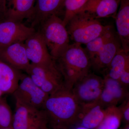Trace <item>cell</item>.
Wrapping results in <instances>:
<instances>
[{"label": "cell", "instance_id": "25", "mask_svg": "<svg viewBox=\"0 0 129 129\" xmlns=\"http://www.w3.org/2000/svg\"><path fill=\"white\" fill-rule=\"evenodd\" d=\"M118 107L122 115V120L125 124H129V98L121 103Z\"/></svg>", "mask_w": 129, "mask_h": 129}, {"label": "cell", "instance_id": "1", "mask_svg": "<svg viewBox=\"0 0 129 129\" xmlns=\"http://www.w3.org/2000/svg\"><path fill=\"white\" fill-rule=\"evenodd\" d=\"M52 129H69L79 122L82 107L65 86L49 95L44 108Z\"/></svg>", "mask_w": 129, "mask_h": 129}, {"label": "cell", "instance_id": "3", "mask_svg": "<svg viewBox=\"0 0 129 129\" xmlns=\"http://www.w3.org/2000/svg\"><path fill=\"white\" fill-rule=\"evenodd\" d=\"M41 25L39 32L45 42L49 53L56 61L62 55L70 45L67 28L62 19L57 15L49 17Z\"/></svg>", "mask_w": 129, "mask_h": 129}, {"label": "cell", "instance_id": "19", "mask_svg": "<svg viewBox=\"0 0 129 129\" xmlns=\"http://www.w3.org/2000/svg\"><path fill=\"white\" fill-rule=\"evenodd\" d=\"M128 66H129V53L125 52L122 48L114 56L103 75L118 80L122 73Z\"/></svg>", "mask_w": 129, "mask_h": 129}, {"label": "cell", "instance_id": "27", "mask_svg": "<svg viewBox=\"0 0 129 129\" xmlns=\"http://www.w3.org/2000/svg\"><path fill=\"white\" fill-rule=\"evenodd\" d=\"M7 0H0V12L5 15L7 10Z\"/></svg>", "mask_w": 129, "mask_h": 129}, {"label": "cell", "instance_id": "24", "mask_svg": "<svg viewBox=\"0 0 129 129\" xmlns=\"http://www.w3.org/2000/svg\"><path fill=\"white\" fill-rule=\"evenodd\" d=\"M13 114L6 100L0 99V128H12Z\"/></svg>", "mask_w": 129, "mask_h": 129}, {"label": "cell", "instance_id": "8", "mask_svg": "<svg viewBox=\"0 0 129 129\" xmlns=\"http://www.w3.org/2000/svg\"><path fill=\"white\" fill-rule=\"evenodd\" d=\"M16 102L43 109L49 95L36 85L27 74H21L17 88L13 93Z\"/></svg>", "mask_w": 129, "mask_h": 129}, {"label": "cell", "instance_id": "20", "mask_svg": "<svg viewBox=\"0 0 129 129\" xmlns=\"http://www.w3.org/2000/svg\"><path fill=\"white\" fill-rule=\"evenodd\" d=\"M116 34L114 28L111 25L104 33L86 44L85 49L90 60Z\"/></svg>", "mask_w": 129, "mask_h": 129}, {"label": "cell", "instance_id": "11", "mask_svg": "<svg viewBox=\"0 0 129 129\" xmlns=\"http://www.w3.org/2000/svg\"><path fill=\"white\" fill-rule=\"evenodd\" d=\"M0 60L19 70L26 71L30 64L26 54L24 42L0 48Z\"/></svg>", "mask_w": 129, "mask_h": 129}, {"label": "cell", "instance_id": "2", "mask_svg": "<svg viewBox=\"0 0 129 129\" xmlns=\"http://www.w3.org/2000/svg\"><path fill=\"white\" fill-rule=\"evenodd\" d=\"M63 78L64 86L72 89L75 83L90 73V60L80 44L70 45L62 55L55 61Z\"/></svg>", "mask_w": 129, "mask_h": 129}, {"label": "cell", "instance_id": "16", "mask_svg": "<svg viewBox=\"0 0 129 129\" xmlns=\"http://www.w3.org/2000/svg\"><path fill=\"white\" fill-rule=\"evenodd\" d=\"M36 0H7L5 16L7 19L20 22L30 18Z\"/></svg>", "mask_w": 129, "mask_h": 129}, {"label": "cell", "instance_id": "7", "mask_svg": "<svg viewBox=\"0 0 129 129\" xmlns=\"http://www.w3.org/2000/svg\"><path fill=\"white\" fill-rule=\"evenodd\" d=\"M104 87L103 78L90 72L75 83L72 91L82 106L98 101Z\"/></svg>", "mask_w": 129, "mask_h": 129}, {"label": "cell", "instance_id": "9", "mask_svg": "<svg viewBox=\"0 0 129 129\" xmlns=\"http://www.w3.org/2000/svg\"><path fill=\"white\" fill-rule=\"evenodd\" d=\"M36 32L34 28L21 22L7 20L0 23V48L23 42Z\"/></svg>", "mask_w": 129, "mask_h": 129}, {"label": "cell", "instance_id": "21", "mask_svg": "<svg viewBox=\"0 0 129 129\" xmlns=\"http://www.w3.org/2000/svg\"><path fill=\"white\" fill-rule=\"evenodd\" d=\"M104 88L107 89L113 96L117 104L129 98L128 88L122 85L118 80L104 76Z\"/></svg>", "mask_w": 129, "mask_h": 129}, {"label": "cell", "instance_id": "30", "mask_svg": "<svg viewBox=\"0 0 129 129\" xmlns=\"http://www.w3.org/2000/svg\"><path fill=\"white\" fill-rule=\"evenodd\" d=\"M3 94H3L2 91L0 89V99H1L2 98V96Z\"/></svg>", "mask_w": 129, "mask_h": 129}, {"label": "cell", "instance_id": "4", "mask_svg": "<svg viewBox=\"0 0 129 129\" xmlns=\"http://www.w3.org/2000/svg\"><path fill=\"white\" fill-rule=\"evenodd\" d=\"M110 25H103L99 19L88 13L80 11L70 19L67 26L70 39L74 43L82 45L99 36Z\"/></svg>", "mask_w": 129, "mask_h": 129}, {"label": "cell", "instance_id": "28", "mask_svg": "<svg viewBox=\"0 0 129 129\" xmlns=\"http://www.w3.org/2000/svg\"><path fill=\"white\" fill-rule=\"evenodd\" d=\"M120 129H129V124H125L123 127Z\"/></svg>", "mask_w": 129, "mask_h": 129}, {"label": "cell", "instance_id": "17", "mask_svg": "<svg viewBox=\"0 0 129 129\" xmlns=\"http://www.w3.org/2000/svg\"><path fill=\"white\" fill-rule=\"evenodd\" d=\"M81 107L79 121L81 126L89 129H96L104 118L105 109L100 104L99 100Z\"/></svg>", "mask_w": 129, "mask_h": 129}, {"label": "cell", "instance_id": "22", "mask_svg": "<svg viewBox=\"0 0 129 129\" xmlns=\"http://www.w3.org/2000/svg\"><path fill=\"white\" fill-rule=\"evenodd\" d=\"M105 116L96 129H118L122 120V115L117 106L105 109Z\"/></svg>", "mask_w": 129, "mask_h": 129}, {"label": "cell", "instance_id": "31", "mask_svg": "<svg viewBox=\"0 0 129 129\" xmlns=\"http://www.w3.org/2000/svg\"><path fill=\"white\" fill-rule=\"evenodd\" d=\"M0 129H13L12 128H0Z\"/></svg>", "mask_w": 129, "mask_h": 129}, {"label": "cell", "instance_id": "6", "mask_svg": "<svg viewBox=\"0 0 129 129\" xmlns=\"http://www.w3.org/2000/svg\"><path fill=\"white\" fill-rule=\"evenodd\" d=\"M12 128L13 129H50L44 109H38L16 102Z\"/></svg>", "mask_w": 129, "mask_h": 129}, {"label": "cell", "instance_id": "5", "mask_svg": "<svg viewBox=\"0 0 129 129\" xmlns=\"http://www.w3.org/2000/svg\"><path fill=\"white\" fill-rule=\"evenodd\" d=\"M25 72L36 85L49 95L64 86L63 78L56 61L46 66L30 63Z\"/></svg>", "mask_w": 129, "mask_h": 129}, {"label": "cell", "instance_id": "14", "mask_svg": "<svg viewBox=\"0 0 129 129\" xmlns=\"http://www.w3.org/2000/svg\"><path fill=\"white\" fill-rule=\"evenodd\" d=\"M120 1V0L89 1L80 11L86 12L97 19L110 17L115 18Z\"/></svg>", "mask_w": 129, "mask_h": 129}, {"label": "cell", "instance_id": "15", "mask_svg": "<svg viewBox=\"0 0 129 129\" xmlns=\"http://www.w3.org/2000/svg\"><path fill=\"white\" fill-rule=\"evenodd\" d=\"M117 33L122 49L129 52V0H120L119 8L115 18Z\"/></svg>", "mask_w": 129, "mask_h": 129}, {"label": "cell", "instance_id": "13", "mask_svg": "<svg viewBox=\"0 0 129 129\" xmlns=\"http://www.w3.org/2000/svg\"><path fill=\"white\" fill-rule=\"evenodd\" d=\"M64 0H36L34 11L30 19L32 27L41 24L53 15H57L64 7Z\"/></svg>", "mask_w": 129, "mask_h": 129}, {"label": "cell", "instance_id": "33", "mask_svg": "<svg viewBox=\"0 0 129 129\" xmlns=\"http://www.w3.org/2000/svg\"><path fill=\"white\" fill-rule=\"evenodd\" d=\"M1 12H0V15H1Z\"/></svg>", "mask_w": 129, "mask_h": 129}, {"label": "cell", "instance_id": "32", "mask_svg": "<svg viewBox=\"0 0 129 129\" xmlns=\"http://www.w3.org/2000/svg\"><path fill=\"white\" fill-rule=\"evenodd\" d=\"M92 1V0H89V1Z\"/></svg>", "mask_w": 129, "mask_h": 129}, {"label": "cell", "instance_id": "29", "mask_svg": "<svg viewBox=\"0 0 129 129\" xmlns=\"http://www.w3.org/2000/svg\"><path fill=\"white\" fill-rule=\"evenodd\" d=\"M75 129H89L87 128H85V127H83V126H79V127H76Z\"/></svg>", "mask_w": 129, "mask_h": 129}, {"label": "cell", "instance_id": "26", "mask_svg": "<svg viewBox=\"0 0 129 129\" xmlns=\"http://www.w3.org/2000/svg\"><path fill=\"white\" fill-rule=\"evenodd\" d=\"M119 82L124 86L128 88L129 85V66L127 67L122 73L119 79Z\"/></svg>", "mask_w": 129, "mask_h": 129}, {"label": "cell", "instance_id": "18", "mask_svg": "<svg viewBox=\"0 0 129 129\" xmlns=\"http://www.w3.org/2000/svg\"><path fill=\"white\" fill-rule=\"evenodd\" d=\"M19 70L0 60V89L3 94H13L21 75Z\"/></svg>", "mask_w": 129, "mask_h": 129}, {"label": "cell", "instance_id": "23", "mask_svg": "<svg viewBox=\"0 0 129 129\" xmlns=\"http://www.w3.org/2000/svg\"><path fill=\"white\" fill-rule=\"evenodd\" d=\"M89 0H64L65 11L63 23L67 26L69 21L75 14L85 6Z\"/></svg>", "mask_w": 129, "mask_h": 129}, {"label": "cell", "instance_id": "10", "mask_svg": "<svg viewBox=\"0 0 129 129\" xmlns=\"http://www.w3.org/2000/svg\"><path fill=\"white\" fill-rule=\"evenodd\" d=\"M26 54L30 63L41 66L50 65L55 62L49 53L40 32H36L24 42Z\"/></svg>", "mask_w": 129, "mask_h": 129}, {"label": "cell", "instance_id": "12", "mask_svg": "<svg viewBox=\"0 0 129 129\" xmlns=\"http://www.w3.org/2000/svg\"><path fill=\"white\" fill-rule=\"evenodd\" d=\"M122 48L120 40L116 34L90 60L91 68L103 74L114 56Z\"/></svg>", "mask_w": 129, "mask_h": 129}]
</instances>
